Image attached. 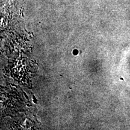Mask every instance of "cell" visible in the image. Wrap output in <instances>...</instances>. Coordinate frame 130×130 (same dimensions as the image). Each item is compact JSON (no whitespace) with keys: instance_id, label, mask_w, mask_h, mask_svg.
Listing matches in <instances>:
<instances>
[{"instance_id":"cell-1","label":"cell","mask_w":130,"mask_h":130,"mask_svg":"<svg viewBox=\"0 0 130 130\" xmlns=\"http://www.w3.org/2000/svg\"><path fill=\"white\" fill-rule=\"evenodd\" d=\"M23 93H24V95H25V96L26 97V98H27V100H28V96H27V95H26V93H25V92H24V91H23Z\"/></svg>"}]
</instances>
